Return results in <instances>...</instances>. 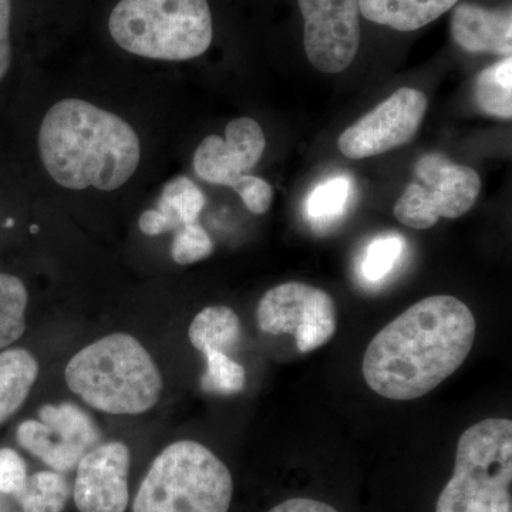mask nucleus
Here are the masks:
<instances>
[{
	"instance_id": "1",
	"label": "nucleus",
	"mask_w": 512,
	"mask_h": 512,
	"mask_svg": "<svg viewBox=\"0 0 512 512\" xmlns=\"http://www.w3.org/2000/svg\"><path fill=\"white\" fill-rule=\"evenodd\" d=\"M476 330L473 312L460 299H421L367 346L362 365L367 386L384 399L426 396L466 362Z\"/></svg>"
},
{
	"instance_id": "2",
	"label": "nucleus",
	"mask_w": 512,
	"mask_h": 512,
	"mask_svg": "<svg viewBox=\"0 0 512 512\" xmlns=\"http://www.w3.org/2000/svg\"><path fill=\"white\" fill-rule=\"evenodd\" d=\"M39 153L47 173L67 190H119L140 164V140L117 114L86 100L64 99L40 124Z\"/></svg>"
},
{
	"instance_id": "3",
	"label": "nucleus",
	"mask_w": 512,
	"mask_h": 512,
	"mask_svg": "<svg viewBox=\"0 0 512 512\" xmlns=\"http://www.w3.org/2000/svg\"><path fill=\"white\" fill-rule=\"evenodd\" d=\"M66 382L92 409L109 414L146 413L163 390L153 357L127 333H113L80 350L66 367Z\"/></svg>"
},
{
	"instance_id": "4",
	"label": "nucleus",
	"mask_w": 512,
	"mask_h": 512,
	"mask_svg": "<svg viewBox=\"0 0 512 512\" xmlns=\"http://www.w3.org/2000/svg\"><path fill=\"white\" fill-rule=\"evenodd\" d=\"M109 30L131 55L167 62L204 55L214 35L208 0H120Z\"/></svg>"
},
{
	"instance_id": "5",
	"label": "nucleus",
	"mask_w": 512,
	"mask_h": 512,
	"mask_svg": "<svg viewBox=\"0 0 512 512\" xmlns=\"http://www.w3.org/2000/svg\"><path fill=\"white\" fill-rule=\"evenodd\" d=\"M232 494L231 473L210 448L175 441L151 464L133 512H228Z\"/></svg>"
},
{
	"instance_id": "6",
	"label": "nucleus",
	"mask_w": 512,
	"mask_h": 512,
	"mask_svg": "<svg viewBox=\"0 0 512 512\" xmlns=\"http://www.w3.org/2000/svg\"><path fill=\"white\" fill-rule=\"evenodd\" d=\"M511 484L512 421H478L458 440L454 474L436 512H512Z\"/></svg>"
},
{
	"instance_id": "7",
	"label": "nucleus",
	"mask_w": 512,
	"mask_h": 512,
	"mask_svg": "<svg viewBox=\"0 0 512 512\" xmlns=\"http://www.w3.org/2000/svg\"><path fill=\"white\" fill-rule=\"evenodd\" d=\"M480 175L439 153L424 154L414 165V180L394 205V217L413 229H429L440 218L454 220L476 204Z\"/></svg>"
},
{
	"instance_id": "8",
	"label": "nucleus",
	"mask_w": 512,
	"mask_h": 512,
	"mask_svg": "<svg viewBox=\"0 0 512 512\" xmlns=\"http://www.w3.org/2000/svg\"><path fill=\"white\" fill-rule=\"evenodd\" d=\"M256 319L259 329L268 335L292 333L301 353L322 348L338 329L332 296L302 282H285L269 289L258 303Z\"/></svg>"
},
{
	"instance_id": "9",
	"label": "nucleus",
	"mask_w": 512,
	"mask_h": 512,
	"mask_svg": "<svg viewBox=\"0 0 512 512\" xmlns=\"http://www.w3.org/2000/svg\"><path fill=\"white\" fill-rule=\"evenodd\" d=\"M20 446L57 473H69L94 447L101 431L89 413L73 403L45 404L39 420H26L18 427Z\"/></svg>"
},
{
	"instance_id": "10",
	"label": "nucleus",
	"mask_w": 512,
	"mask_h": 512,
	"mask_svg": "<svg viewBox=\"0 0 512 512\" xmlns=\"http://www.w3.org/2000/svg\"><path fill=\"white\" fill-rule=\"evenodd\" d=\"M427 107L426 94L402 87L346 128L338 140L339 150L352 160H363L402 147L416 136Z\"/></svg>"
},
{
	"instance_id": "11",
	"label": "nucleus",
	"mask_w": 512,
	"mask_h": 512,
	"mask_svg": "<svg viewBox=\"0 0 512 512\" xmlns=\"http://www.w3.org/2000/svg\"><path fill=\"white\" fill-rule=\"evenodd\" d=\"M305 20V52L319 72L336 74L353 63L360 45L359 0H298Z\"/></svg>"
},
{
	"instance_id": "12",
	"label": "nucleus",
	"mask_w": 512,
	"mask_h": 512,
	"mask_svg": "<svg viewBox=\"0 0 512 512\" xmlns=\"http://www.w3.org/2000/svg\"><path fill=\"white\" fill-rule=\"evenodd\" d=\"M74 504L80 512H126L130 450L121 441L99 444L80 460Z\"/></svg>"
},
{
	"instance_id": "13",
	"label": "nucleus",
	"mask_w": 512,
	"mask_h": 512,
	"mask_svg": "<svg viewBox=\"0 0 512 512\" xmlns=\"http://www.w3.org/2000/svg\"><path fill=\"white\" fill-rule=\"evenodd\" d=\"M266 147L264 131L248 117L232 120L225 138L205 137L194 154V170L205 183L232 187L259 163Z\"/></svg>"
},
{
	"instance_id": "14",
	"label": "nucleus",
	"mask_w": 512,
	"mask_h": 512,
	"mask_svg": "<svg viewBox=\"0 0 512 512\" xmlns=\"http://www.w3.org/2000/svg\"><path fill=\"white\" fill-rule=\"evenodd\" d=\"M451 36L466 52L511 56V8L487 9L461 3L451 16Z\"/></svg>"
},
{
	"instance_id": "15",
	"label": "nucleus",
	"mask_w": 512,
	"mask_h": 512,
	"mask_svg": "<svg viewBox=\"0 0 512 512\" xmlns=\"http://www.w3.org/2000/svg\"><path fill=\"white\" fill-rule=\"evenodd\" d=\"M457 3L458 0H359V9L377 25L413 32L439 19Z\"/></svg>"
},
{
	"instance_id": "16",
	"label": "nucleus",
	"mask_w": 512,
	"mask_h": 512,
	"mask_svg": "<svg viewBox=\"0 0 512 512\" xmlns=\"http://www.w3.org/2000/svg\"><path fill=\"white\" fill-rule=\"evenodd\" d=\"M39 375L35 357L25 349L0 353V424L18 412Z\"/></svg>"
},
{
	"instance_id": "17",
	"label": "nucleus",
	"mask_w": 512,
	"mask_h": 512,
	"mask_svg": "<svg viewBox=\"0 0 512 512\" xmlns=\"http://www.w3.org/2000/svg\"><path fill=\"white\" fill-rule=\"evenodd\" d=\"M241 322L228 306H208L202 309L188 329L191 345L201 353L208 350L227 353L239 342Z\"/></svg>"
},
{
	"instance_id": "18",
	"label": "nucleus",
	"mask_w": 512,
	"mask_h": 512,
	"mask_svg": "<svg viewBox=\"0 0 512 512\" xmlns=\"http://www.w3.org/2000/svg\"><path fill=\"white\" fill-rule=\"evenodd\" d=\"M512 59L505 57L478 74L474 100L483 113L498 119L512 117Z\"/></svg>"
},
{
	"instance_id": "19",
	"label": "nucleus",
	"mask_w": 512,
	"mask_h": 512,
	"mask_svg": "<svg viewBox=\"0 0 512 512\" xmlns=\"http://www.w3.org/2000/svg\"><path fill=\"white\" fill-rule=\"evenodd\" d=\"M204 207L205 195L194 181L177 177L164 185L156 208L163 212L173 231H178L184 225L198 222Z\"/></svg>"
},
{
	"instance_id": "20",
	"label": "nucleus",
	"mask_w": 512,
	"mask_h": 512,
	"mask_svg": "<svg viewBox=\"0 0 512 512\" xmlns=\"http://www.w3.org/2000/svg\"><path fill=\"white\" fill-rule=\"evenodd\" d=\"M15 497L23 512H63L70 497V487L57 471H40L28 477Z\"/></svg>"
},
{
	"instance_id": "21",
	"label": "nucleus",
	"mask_w": 512,
	"mask_h": 512,
	"mask_svg": "<svg viewBox=\"0 0 512 512\" xmlns=\"http://www.w3.org/2000/svg\"><path fill=\"white\" fill-rule=\"evenodd\" d=\"M28 291L16 276L0 274V350L8 348L26 328Z\"/></svg>"
},
{
	"instance_id": "22",
	"label": "nucleus",
	"mask_w": 512,
	"mask_h": 512,
	"mask_svg": "<svg viewBox=\"0 0 512 512\" xmlns=\"http://www.w3.org/2000/svg\"><path fill=\"white\" fill-rule=\"evenodd\" d=\"M352 194L349 178L335 177L319 184L306 202L308 218L316 227H326L342 217Z\"/></svg>"
},
{
	"instance_id": "23",
	"label": "nucleus",
	"mask_w": 512,
	"mask_h": 512,
	"mask_svg": "<svg viewBox=\"0 0 512 512\" xmlns=\"http://www.w3.org/2000/svg\"><path fill=\"white\" fill-rule=\"evenodd\" d=\"M406 242L397 234L379 235L367 245L360 258L359 274L367 284L384 281L399 264Z\"/></svg>"
},
{
	"instance_id": "24",
	"label": "nucleus",
	"mask_w": 512,
	"mask_h": 512,
	"mask_svg": "<svg viewBox=\"0 0 512 512\" xmlns=\"http://www.w3.org/2000/svg\"><path fill=\"white\" fill-rule=\"evenodd\" d=\"M202 355L207 360V367L201 377V387L204 392L231 396L244 390L247 382L244 367L227 353L217 352V350H208Z\"/></svg>"
},
{
	"instance_id": "25",
	"label": "nucleus",
	"mask_w": 512,
	"mask_h": 512,
	"mask_svg": "<svg viewBox=\"0 0 512 512\" xmlns=\"http://www.w3.org/2000/svg\"><path fill=\"white\" fill-rule=\"evenodd\" d=\"M214 252V242L198 222L175 231L171 256L178 265H191L208 258Z\"/></svg>"
},
{
	"instance_id": "26",
	"label": "nucleus",
	"mask_w": 512,
	"mask_h": 512,
	"mask_svg": "<svg viewBox=\"0 0 512 512\" xmlns=\"http://www.w3.org/2000/svg\"><path fill=\"white\" fill-rule=\"evenodd\" d=\"M231 188L237 192L241 200L244 201L245 207L252 214L262 215L271 208L274 190H272L271 184L266 183L262 178L251 174L242 175Z\"/></svg>"
},
{
	"instance_id": "27",
	"label": "nucleus",
	"mask_w": 512,
	"mask_h": 512,
	"mask_svg": "<svg viewBox=\"0 0 512 512\" xmlns=\"http://www.w3.org/2000/svg\"><path fill=\"white\" fill-rule=\"evenodd\" d=\"M28 480L25 461L12 448L0 450V493L16 495Z\"/></svg>"
},
{
	"instance_id": "28",
	"label": "nucleus",
	"mask_w": 512,
	"mask_h": 512,
	"mask_svg": "<svg viewBox=\"0 0 512 512\" xmlns=\"http://www.w3.org/2000/svg\"><path fill=\"white\" fill-rule=\"evenodd\" d=\"M10 18H12V0H0V82L8 73L12 63Z\"/></svg>"
},
{
	"instance_id": "29",
	"label": "nucleus",
	"mask_w": 512,
	"mask_h": 512,
	"mask_svg": "<svg viewBox=\"0 0 512 512\" xmlns=\"http://www.w3.org/2000/svg\"><path fill=\"white\" fill-rule=\"evenodd\" d=\"M268 512H339L332 505L311 498H291Z\"/></svg>"
},
{
	"instance_id": "30",
	"label": "nucleus",
	"mask_w": 512,
	"mask_h": 512,
	"mask_svg": "<svg viewBox=\"0 0 512 512\" xmlns=\"http://www.w3.org/2000/svg\"><path fill=\"white\" fill-rule=\"evenodd\" d=\"M10 225H13V221L12 220H9L8 222H6V227H10Z\"/></svg>"
}]
</instances>
